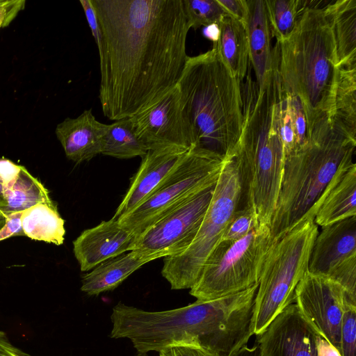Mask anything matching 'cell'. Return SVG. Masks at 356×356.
Here are the masks:
<instances>
[{"mask_svg":"<svg viewBox=\"0 0 356 356\" xmlns=\"http://www.w3.org/2000/svg\"><path fill=\"white\" fill-rule=\"evenodd\" d=\"M332 31L337 68H356V0H337L324 7Z\"/></svg>","mask_w":356,"mask_h":356,"instance_id":"21","label":"cell"},{"mask_svg":"<svg viewBox=\"0 0 356 356\" xmlns=\"http://www.w3.org/2000/svg\"><path fill=\"white\" fill-rule=\"evenodd\" d=\"M340 356H356V302H345L340 334Z\"/></svg>","mask_w":356,"mask_h":356,"instance_id":"32","label":"cell"},{"mask_svg":"<svg viewBox=\"0 0 356 356\" xmlns=\"http://www.w3.org/2000/svg\"><path fill=\"white\" fill-rule=\"evenodd\" d=\"M190 149L170 146L148 150L113 218L124 216L145 202Z\"/></svg>","mask_w":356,"mask_h":356,"instance_id":"15","label":"cell"},{"mask_svg":"<svg viewBox=\"0 0 356 356\" xmlns=\"http://www.w3.org/2000/svg\"><path fill=\"white\" fill-rule=\"evenodd\" d=\"M246 74L245 83H241V133L227 158H232L237 166L243 207L254 209L259 224L270 227L285 159L275 113L280 77L273 68L259 86L250 72Z\"/></svg>","mask_w":356,"mask_h":356,"instance_id":"2","label":"cell"},{"mask_svg":"<svg viewBox=\"0 0 356 356\" xmlns=\"http://www.w3.org/2000/svg\"><path fill=\"white\" fill-rule=\"evenodd\" d=\"M53 202L49 191L24 166L0 159V213L5 218L37 204Z\"/></svg>","mask_w":356,"mask_h":356,"instance_id":"17","label":"cell"},{"mask_svg":"<svg viewBox=\"0 0 356 356\" xmlns=\"http://www.w3.org/2000/svg\"><path fill=\"white\" fill-rule=\"evenodd\" d=\"M24 0H0V29L8 26L24 8Z\"/></svg>","mask_w":356,"mask_h":356,"instance_id":"35","label":"cell"},{"mask_svg":"<svg viewBox=\"0 0 356 356\" xmlns=\"http://www.w3.org/2000/svg\"><path fill=\"white\" fill-rule=\"evenodd\" d=\"M149 263L131 250L108 259L82 276L81 290L89 296L112 291L134 272Z\"/></svg>","mask_w":356,"mask_h":356,"instance_id":"23","label":"cell"},{"mask_svg":"<svg viewBox=\"0 0 356 356\" xmlns=\"http://www.w3.org/2000/svg\"><path fill=\"white\" fill-rule=\"evenodd\" d=\"M21 212L15 213L6 218L5 224L0 229V241L13 236H24L20 221Z\"/></svg>","mask_w":356,"mask_h":356,"instance_id":"37","label":"cell"},{"mask_svg":"<svg viewBox=\"0 0 356 356\" xmlns=\"http://www.w3.org/2000/svg\"><path fill=\"white\" fill-rule=\"evenodd\" d=\"M191 28L197 29L211 24H218L227 15L217 0H182Z\"/></svg>","mask_w":356,"mask_h":356,"instance_id":"30","label":"cell"},{"mask_svg":"<svg viewBox=\"0 0 356 356\" xmlns=\"http://www.w3.org/2000/svg\"><path fill=\"white\" fill-rule=\"evenodd\" d=\"M241 194L237 166L232 158H227L195 239L183 253L163 259L161 274L171 289H190L195 284L207 259L238 208Z\"/></svg>","mask_w":356,"mask_h":356,"instance_id":"9","label":"cell"},{"mask_svg":"<svg viewBox=\"0 0 356 356\" xmlns=\"http://www.w3.org/2000/svg\"><path fill=\"white\" fill-rule=\"evenodd\" d=\"M278 44L282 86L300 101L307 134L332 120L337 74L334 39L324 7L307 4L290 36Z\"/></svg>","mask_w":356,"mask_h":356,"instance_id":"4","label":"cell"},{"mask_svg":"<svg viewBox=\"0 0 356 356\" xmlns=\"http://www.w3.org/2000/svg\"><path fill=\"white\" fill-rule=\"evenodd\" d=\"M227 159L206 149L191 148L145 202L117 220L136 238L185 200L215 186Z\"/></svg>","mask_w":356,"mask_h":356,"instance_id":"10","label":"cell"},{"mask_svg":"<svg viewBox=\"0 0 356 356\" xmlns=\"http://www.w3.org/2000/svg\"><path fill=\"white\" fill-rule=\"evenodd\" d=\"M318 233L314 220L308 218L270 245L254 298L252 318L254 335H260L294 302L296 288L308 270L312 246Z\"/></svg>","mask_w":356,"mask_h":356,"instance_id":"7","label":"cell"},{"mask_svg":"<svg viewBox=\"0 0 356 356\" xmlns=\"http://www.w3.org/2000/svg\"><path fill=\"white\" fill-rule=\"evenodd\" d=\"M100 29L99 99L111 120L129 118L175 88L188 56L182 0H90Z\"/></svg>","mask_w":356,"mask_h":356,"instance_id":"1","label":"cell"},{"mask_svg":"<svg viewBox=\"0 0 356 356\" xmlns=\"http://www.w3.org/2000/svg\"><path fill=\"white\" fill-rule=\"evenodd\" d=\"M348 299L356 302L337 282L308 270L295 290L294 302L300 314L339 353L342 316Z\"/></svg>","mask_w":356,"mask_h":356,"instance_id":"12","label":"cell"},{"mask_svg":"<svg viewBox=\"0 0 356 356\" xmlns=\"http://www.w3.org/2000/svg\"><path fill=\"white\" fill-rule=\"evenodd\" d=\"M259 225V219L254 209L248 206L238 208L227 225L220 241H235L241 238Z\"/></svg>","mask_w":356,"mask_h":356,"instance_id":"31","label":"cell"},{"mask_svg":"<svg viewBox=\"0 0 356 356\" xmlns=\"http://www.w3.org/2000/svg\"><path fill=\"white\" fill-rule=\"evenodd\" d=\"M234 356H260L258 345L255 343L251 347L246 346Z\"/></svg>","mask_w":356,"mask_h":356,"instance_id":"41","label":"cell"},{"mask_svg":"<svg viewBox=\"0 0 356 356\" xmlns=\"http://www.w3.org/2000/svg\"><path fill=\"white\" fill-rule=\"evenodd\" d=\"M219 37L213 43L216 51L232 74L241 82L246 76L249 63V48L245 26L229 15L218 24Z\"/></svg>","mask_w":356,"mask_h":356,"instance_id":"24","label":"cell"},{"mask_svg":"<svg viewBox=\"0 0 356 356\" xmlns=\"http://www.w3.org/2000/svg\"><path fill=\"white\" fill-rule=\"evenodd\" d=\"M79 2L83 7L92 36L98 47L100 42V29L96 14L92 8L90 0H80Z\"/></svg>","mask_w":356,"mask_h":356,"instance_id":"38","label":"cell"},{"mask_svg":"<svg viewBox=\"0 0 356 356\" xmlns=\"http://www.w3.org/2000/svg\"><path fill=\"white\" fill-rule=\"evenodd\" d=\"M356 140L333 119L308 134L307 143L285 157L281 188L270 222L272 243L304 220L314 219L323 201L354 163Z\"/></svg>","mask_w":356,"mask_h":356,"instance_id":"3","label":"cell"},{"mask_svg":"<svg viewBox=\"0 0 356 356\" xmlns=\"http://www.w3.org/2000/svg\"><path fill=\"white\" fill-rule=\"evenodd\" d=\"M356 165L354 163L330 191L314 222L322 227L356 216Z\"/></svg>","mask_w":356,"mask_h":356,"instance_id":"25","label":"cell"},{"mask_svg":"<svg viewBox=\"0 0 356 356\" xmlns=\"http://www.w3.org/2000/svg\"><path fill=\"white\" fill-rule=\"evenodd\" d=\"M332 119L356 140V68H338Z\"/></svg>","mask_w":356,"mask_h":356,"instance_id":"27","label":"cell"},{"mask_svg":"<svg viewBox=\"0 0 356 356\" xmlns=\"http://www.w3.org/2000/svg\"><path fill=\"white\" fill-rule=\"evenodd\" d=\"M271 245L270 227L261 224L241 238L220 241L207 259L189 293L197 300L207 301L259 284Z\"/></svg>","mask_w":356,"mask_h":356,"instance_id":"8","label":"cell"},{"mask_svg":"<svg viewBox=\"0 0 356 356\" xmlns=\"http://www.w3.org/2000/svg\"><path fill=\"white\" fill-rule=\"evenodd\" d=\"M203 33L207 38L212 40L213 43L216 42L219 37L218 24H213L204 27Z\"/></svg>","mask_w":356,"mask_h":356,"instance_id":"40","label":"cell"},{"mask_svg":"<svg viewBox=\"0 0 356 356\" xmlns=\"http://www.w3.org/2000/svg\"><path fill=\"white\" fill-rule=\"evenodd\" d=\"M214 187L200 191L156 221L136 238L132 250L149 262L183 253L198 232Z\"/></svg>","mask_w":356,"mask_h":356,"instance_id":"11","label":"cell"},{"mask_svg":"<svg viewBox=\"0 0 356 356\" xmlns=\"http://www.w3.org/2000/svg\"><path fill=\"white\" fill-rule=\"evenodd\" d=\"M159 353V356H220L213 351L195 344L167 347Z\"/></svg>","mask_w":356,"mask_h":356,"instance_id":"34","label":"cell"},{"mask_svg":"<svg viewBox=\"0 0 356 356\" xmlns=\"http://www.w3.org/2000/svg\"><path fill=\"white\" fill-rule=\"evenodd\" d=\"M248 17L245 29L248 41L249 61L254 69L257 83L261 86L273 67L271 33L265 0H246Z\"/></svg>","mask_w":356,"mask_h":356,"instance_id":"20","label":"cell"},{"mask_svg":"<svg viewBox=\"0 0 356 356\" xmlns=\"http://www.w3.org/2000/svg\"><path fill=\"white\" fill-rule=\"evenodd\" d=\"M275 113L286 157L307 143L308 134L305 114L300 99L282 86L280 79Z\"/></svg>","mask_w":356,"mask_h":356,"instance_id":"22","label":"cell"},{"mask_svg":"<svg viewBox=\"0 0 356 356\" xmlns=\"http://www.w3.org/2000/svg\"><path fill=\"white\" fill-rule=\"evenodd\" d=\"M177 86L195 147L227 158L242 129L241 82L213 47L188 56Z\"/></svg>","mask_w":356,"mask_h":356,"instance_id":"5","label":"cell"},{"mask_svg":"<svg viewBox=\"0 0 356 356\" xmlns=\"http://www.w3.org/2000/svg\"><path fill=\"white\" fill-rule=\"evenodd\" d=\"M135 240V236L112 218L84 230L73 241V252L81 270L88 271L108 259L131 251Z\"/></svg>","mask_w":356,"mask_h":356,"instance_id":"16","label":"cell"},{"mask_svg":"<svg viewBox=\"0 0 356 356\" xmlns=\"http://www.w3.org/2000/svg\"><path fill=\"white\" fill-rule=\"evenodd\" d=\"M0 356H30L26 353L15 346L6 334L0 331Z\"/></svg>","mask_w":356,"mask_h":356,"instance_id":"39","label":"cell"},{"mask_svg":"<svg viewBox=\"0 0 356 356\" xmlns=\"http://www.w3.org/2000/svg\"><path fill=\"white\" fill-rule=\"evenodd\" d=\"M108 124L99 122L92 110L75 118H67L56 128V135L67 158L76 163L88 161L102 153Z\"/></svg>","mask_w":356,"mask_h":356,"instance_id":"18","label":"cell"},{"mask_svg":"<svg viewBox=\"0 0 356 356\" xmlns=\"http://www.w3.org/2000/svg\"><path fill=\"white\" fill-rule=\"evenodd\" d=\"M137 356H147V354H139Z\"/></svg>","mask_w":356,"mask_h":356,"instance_id":"43","label":"cell"},{"mask_svg":"<svg viewBox=\"0 0 356 356\" xmlns=\"http://www.w3.org/2000/svg\"><path fill=\"white\" fill-rule=\"evenodd\" d=\"M260 356H340L304 318L296 305L286 307L259 336Z\"/></svg>","mask_w":356,"mask_h":356,"instance_id":"14","label":"cell"},{"mask_svg":"<svg viewBox=\"0 0 356 356\" xmlns=\"http://www.w3.org/2000/svg\"><path fill=\"white\" fill-rule=\"evenodd\" d=\"M225 13L245 25L248 17L246 0H217Z\"/></svg>","mask_w":356,"mask_h":356,"instance_id":"36","label":"cell"},{"mask_svg":"<svg viewBox=\"0 0 356 356\" xmlns=\"http://www.w3.org/2000/svg\"><path fill=\"white\" fill-rule=\"evenodd\" d=\"M6 218L0 213V229L5 224Z\"/></svg>","mask_w":356,"mask_h":356,"instance_id":"42","label":"cell"},{"mask_svg":"<svg viewBox=\"0 0 356 356\" xmlns=\"http://www.w3.org/2000/svg\"><path fill=\"white\" fill-rule=\"evenodd\" d=\"M305 2L300 0H265L271 36L276 38L277 42H282L290 36Z\"/></svg>","mask_w":356,"mask_h":356,"instance_id":"29","label":"cell"},{"mask_svg":"<svg viewBox=\"0 0 356 356\" xmlns=\"http://www.w3.org/2000/svg\"><path fill=\"white\" fill-rule=\"evenodd\" d=\"M129 120L134 132L147 151L170 146L195 147L177 86Z\"/></svg>","mask_w":356,"mask_h":356,"instance_id":"13","label":"cell"},{"mask_svg":"<svg viewBox=\"0 0 356 356\" xmlns=\"http://www.w3.org/2000/svg\"><path fill=\"white\" fill-rule=\"evenodd\" d=\"M111 320L110 337L129 339L139 354L184 344L218 353L234 327L232 312L221 298L154 312L119 302L112 309Z\"/></svg>","mask_w":356,"mask_h":356,"instance_id":"6","label":"cell"},{"mask_svg":"<svg viewBox=\"0 0 356 356\" xmlns=\"http://www.w3.org/2000/svg\"><path fill=\"white\" fill-rule=\"evenodd\" d=\"M325 276L339 284L353 299L356 300V254L334 266Z\"/></svg>","mask_w":356,"mask_h":356,"instance_id":"33","label":"cell"},{"mask_svg":"<svg viewBox=\"0 0 356 356\" xmlns=\"http://www.w3.org/2000/svg\"><path fill=\"white\" fill-rule=\"evenodd\" d=\"M356 254V216L323 227L313 244L308 271L325 275L345 259Z\"/></svg>","mask_w":356,"mask_h":356,"instance_id":"19","label":"cell"},{"mask_svg":"<svg viewBox=\"0 0 356 356\" xmlns=\"http://www.w3.org/2000/svg\"><path fill=\"white\" fill-rule=\"evenodd\" d=\"M20 221L24 236L56 245L64 242L65 221L54 202L39 203L22 211Z\"/></svg>","mask_w":356,"mask_h":356,"instance_id":"26","label":"cell"},{"mask_svg":"<svg viewBox=\"0 0 356 356\" xmlns=\"http://www.w3.org/2000/svg\"><path fill=\"white\" fill-rule=\"evenodd\" d=\"M147 149L136 136L129 118L108 124L104 137L102 153L120 159L143 158Z\"/></svg>","mask_w":356,"mask_h":356,"instance_id":"28","label":"cell"}]
</instances>
